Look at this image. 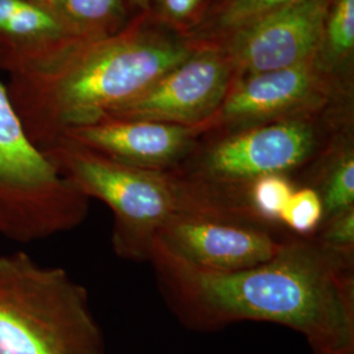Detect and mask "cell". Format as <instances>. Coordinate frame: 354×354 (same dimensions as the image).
<instances>
[{"instance_id": "obj_2", "label": "cell", "mask_w": 354, "mask_h": 354, "mask_svg": "<svg viewBox=\"0 0 354 354\" xmlns=\"http://www.w3.org/2000/svg\"><path fill=\"white\" fill-rule=\"evenodd\" d=\"M189 57L169 39L114 35L83 44L45 74L10 79L7 91L29 140L44 150L66 130L138 97Z\"/></svg>"}, {"instance_id": "obj_1", "label": "cell", "mask_w": 354, "mask_h": 354, "mask_svg": "<svg viewBox=\"0 0 354 354\" xmlns=\"http://www.w3.org/2000/svg\"><path fill=\"white\" fill-rule=\"evenodd\" d=\"M149 261L185 328L266 322L301 333L313 354H354V252L291 234L269 261L239 272L193 268L156 241Z\"/></svg>"}, {"instance_id": "obj_14", "label": "cell", "mask_w": 354, "mask_h": 354, "mask_svg": "<svg viewBox=\"0 0 354 354\" xmlns=\"http://www.w3.org/2000/svg\"><path fill=\"white\" fill-rule=\"evenodd\" d=\"M297 184L286 175H266L251 181L241 193V207L254 223L285 230L279 218Z\"/></svg>"}, {"instance_id": "obj_10", "label": "cell", "mask_w": 354, "mask_h": 354, "mask_svg": "<svg viewBox=\"0 0 354 354\" xmlns=\"http://www.w3.org/2000/svg\"><path fill=\"white\" fill-rule=\"evenodd\" d=\"M83 44L53 10L30 0H0V71L10 79L45 74Z\"/></svg>"}, {"instance_id": "obj_5", "label": "cell", "mask_w": 354, "mask_h": 354, "mask_svg": "<svg viewBox=\"0 0 354 354\" xmlns=\"http://www.w3.org/2000/svg\"><path fill=\"white\" fill-rule=\"evenodd\" d=\"M42 151L79 192L111 209L112 247L124 260L149 261L159 231L187 209L183 189L171 172L121 165L64 138Z\"/></svg>"}, {"instance_id": "obj_6", "label": "cell", "mask_w": 354, "mask_h": 354, "mask_svg": "<svg viewBox=\"0 0 354 354\" xmlns=\"http://www.w3.org/2000/svg\"><path fill=\"white\" fill-rule=\"evenodd\" d=\"M290 232L221 215L177 213L155 241L188 266L231 273L274 257Z\"/></svg>"}, {"instance_id": "obj_4", "label": "cell", "mask_w": 354, "mask_h": 354, "mask_svg": "<svg viewBox=\"0 0 354 354\" xmlns=\"http://www.w3.org/2000/svg\"><path fill=\"white\" fill-rule=\"evenodd\" d=\"M0 354H105L87 289L26 252L0 254Z\"/></svg>"}, {"instance_id": "obj_20", "label": "cell", "mask_w": 354, "mask_h": 354, "mask_svg": "<svg viewBox=\"0 0 354 354\" xmlns=\"http://www.w3.org/2000/svg\"><path fill=\"white\" fill-rule=\"evenodd\" d=\"M30 1L36 3L38 6H42L45 8H49V10H53L54 4H55V0H30Z\"/></svg>"}, {"instance_id": "obj_3", "label": "cell", "mask_w": 354, "mask_h": 354, "mask_svg": "<svg viewBox=\"0 0 354 354\" xmlns=\"http://www.w3.org/2000/svg\"><path fill=\"white\" fill-rule=\"evenodd\" d=\"M326 127L320 112L291 115L228 130L198 153L190 152L169 171L185 196L187 213L252 222L241 207L244 188L266 175H286L299 187L337 137L326 140Z\"/></svg>"}, {"instance_id": "obj_17", "label": "cell", "mask_w": 354, "mask_h": 354, "mask_svg": "<svg viewBox=\"0 0 354 354\" xmlns=\"http://www.w3.org/2000/svg\"><path fill=\"white\" fill-rule=\"evenodd\" d=\"M299 1L302 0H231L221 16V24L241 29L268 13Z\"/></svg>"}, {"instance_id": "obj_16", "label": "cell", "mask_w": 354, "mask_h": 354, "mask_svg": "<svg viewBox=\"0 0 354 354\" xmlns=\"http://www.w3.org/2000/svg\"><path fill=\"white\" fill-rule=\"evenodd\" d=\"M323 41L332 58H345L354 48V0H336L328 10Z\"/></svg>"}, {"instance_id": "obj_13", "label": "cell", "mask_w": 354, "mask_h": 354, "mask_svg": "<svg viewBox=\"0 0 354 354\" xmlns=\"http://www.w3.org/2000/svg\"><path fill=\"white\" fill-rule=\"evenodd\" d=\"M53 11L79 37L92 42L117 35L125 6L122 0H55Z\"/></svg>"}, {"instance_id": "obj_21", "label": "cell", "mask_w": 354, "mask_h": 354, "mask_svg": "<svg viewBox=\"0 0 354 354\" xmlns=\"http://www.w3.org/2000/svg\"><path fill=\"white\" fill-rule=\"evenodd\" d=\"M134 4H137V6H140V7H143V8H146L147 7V3H149V0H131Z\"/></svg>"}, {"instance_id": "obj_11", "label": "cell", "mask_w": 354, "mask_h": 354, "mask_svg": "<svg viewBox=\"0 0 354 354\" xmlns=\"http://www.w3.org/2000/svg\"><path fill=\"white\" fill-rule=\"evenodd\" d=\"M327 104L308 64L250 74L228 88L221 109L209 127L228 130L266 121L322 112Z\"/></svg>"}, {"instance_id": "obj_7", "label": "cell", "mask_w": 354, "mask_h": 354, "mask_svg": "<svg viewBox=\"0 0 354 354\" xmlns=\"http://www.w3.org/2000/svg\"><path fill=\"white\" fill-rule=\"evenodd\" d=\"M227 92V66L219 55H190L138 97L105 117L203 127L206 131Z\"/></svg>"}, {"instance_id": "obj_15", "label": "cell", "mask_w": 354, "mask_h": 354, "mask_svg": "<svg viewBox=\"0 0 354 354\" xmlns=\"http://www.w3.org/2000/svg\"><path fill=\"white\" fill-rule=\"evenodd\" d=\"M324 216L322 198L311 187H298L292 192L279 218L281 226L301 238L315 235Z\"/></svg>"}, {"instance_id": "obj_8", "label": "cell", "mask_w": 354, "mask_h": 354, "mask_svg": "<svg viewBox=\"0 0 354 354\" xmlns=\"http://www.w3.org/2000/svg\"><path fill=\"white\" fill-rule=\"evenodd\" d=\"M203 133V127L105 117L93 124L68 129L59 138L121 165L169 172L188 158Z\"/></svg>"}, {"instance_id": "obj_12", "label": "cell", "mask_w": 354, "mask_h": 354, "mask_svg": "<svg viewBox=\"0 0 354 354\" xmlns=\"http://www.w3.org/2000/svg\"><path fill=\"white\" fill-rule=\"evenodd\" d=\"M299 187H311L322 198L324 218L354 207V150L348 137H336L307 171Z\"/></svg>"}, {"instance_id": "obj_19", "label": "cell", "mask_w": 354, "mask_h": 354, "mask_svg": "<svg viewBox=\"0 0 354 354\" xmlns=\"http://www.w3.org/2000/svg\"><path fill=\"white\" fill-rule=\"evenodd\" d=\"M201 0H162L167 15L174 19H185L197 8Z\"/></svg>"}, {"instance_id": "obj_9", "label": "cell", "mask_w": 354, "mask_h": 354, "mask_svg": "<svg viewBox=\"0 0 354 354\" xmlns=\"http://www.w3.org/2000/svg\"><path fill=\"white\" fill-rule=\"evenodd\" d=\"M328 0H302L241 28L236 61L250 74L307 64L323 41Z\"/></svg>"}, {"instance_id": "obj_18", "label": "cell", "mask_w": 354, "mask_h": 354, "mask_svg": "<svg viewBox=\"0 0 354 354\" xmlns=\"http://www.w3.org/2000/svg\"><path fill=\"white\" fill-rule=\"evenodd\" d=\"M313 236L332 250L354 252V207L324 218Z\"/></svg>"}]
</instances>
